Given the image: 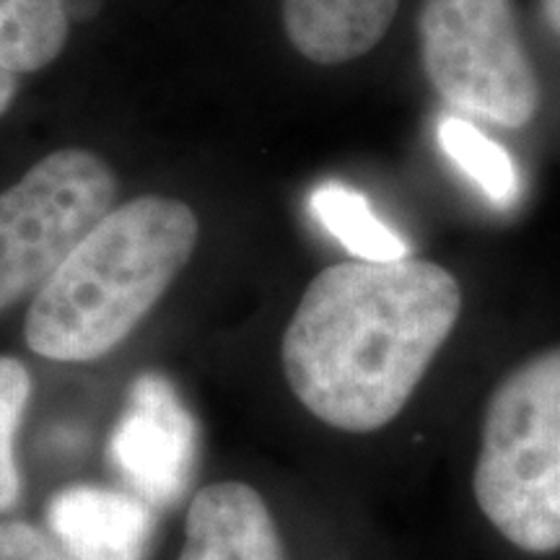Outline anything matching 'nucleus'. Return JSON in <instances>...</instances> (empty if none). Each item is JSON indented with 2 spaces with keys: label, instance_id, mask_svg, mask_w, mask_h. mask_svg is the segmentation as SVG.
Listing matches in <instances>:
<instances>
[{
  "label": "nucleus",
  "instance_id": "f257e3e1",
  "mask_svg": "<svg viewBox=\"0 0 560 560\" xmlns=\"http://www.w3.org/2000/svg\"><path fill=\"white\" fill-rule=\"evenodd\" d=\"M459 306V283L436 262L332 265L312 280L283 335L285 380L322 423L380 431L408 405Z\"/></svg>",
  "mask_w": 560,
  "mask_h": 560
},
{
  "label": "nucleus",
  "instance_id": "f03ea898",
  "mask_svg": "<svg viewBox=\"0 0 560 560\" xmlns=\"http://www.w3.org/2000/svg\"><path fill=\"white\" fill-rule=\"evenodd\" d=\"M187 202L143 195L112 208L34 293L26 346L52 361H94L117 348L164 296L198 244Z\"/></svg>",
  "mask_w": 560,
  "mask_h": 560
},
{
  "label": "nucleus",
  "instance_id": "7ed1b4c3",
  "mask_svg": "<svg viewBox=\"0 0 560 560\" xmlns=\"http://www.w3.org/2000/svg\"><path fill=\"white\" fill-rule=\"evenodd\" d=\"M472 486L511 545L560 550V348L522 363L490 395Z\"/></svg>",
  "mask_w": 560,
  "mask_h": 560
},
{
  "label": "nucleus",
  "instance_id": "20e7f679",
  "mask_svg": "<svg viewBox=\"0 0 560 560\" xmlns=\"http://www.w3.org/2000/svg\"><path fill=\"white\" fill-rule=\"evenodd\" d=\"M117 182L91 151L45 156L0 192V310L37 293L115 206Z\"/></svg>",
  "mask_w": 560,
  "mask_h": 560
},
{
  "label": "nucleus",
  "instance_id": "39448f33",
  "mask_svg": "<svg viewBox=\"0 0 560 560\" xmlns=\"http://www.w3.org/2000/svg\"><path fill=\"white\" fill-rule=\"evenodd\" d=\"M420 50L433 89L472 117L522 128L540 89L509 0H425Z\"/></svg>",
  "mask_w": 560,
  "mask_h": 560
},
{
  "label": "nucleus",
  "instance_id": "423d86ee",
  "mask_svg": "<svg viewBox=\"0 0 560 560\" xmlns=\"http://www.w3.org/2000/svg\"><path fill=\"white\" fill-rule=\"evenodd\" d=\"M117 472L149 503L172 506L190 488L198 429L177 389L159 374H140L109 439Z\"/></svg>",
  "mask_w": 560,
  "mask_h": 560
},
{
  "label": "nucleus",
  "instance_id": "0eeeda50",
  "mask_svg": "<svg viewBox=\"0 0 560 560\" xmlns=\"http://www.w3.org/2000/svg\"><path fill=\"white\" fill-rule=\"evenodd\" d=\"M47 524L73 560H145L156 532L149 501L94 486L60 490Z\"/></svg>",
  "mask_w": 560,
  "mask_h": 560
},
{
  "label": "nucleus",
  "instance_id": "6e6552de",
  "mask_svg": "<svg viewBox=\"0 0 560 560\" xmlns=\"http://www.w3.org/2000/svg\"><path fill=\"white\" fill-rule=\"evenodd\" d=\"M179 560H285V552L262 495L231 480L192 499Z\"/></svg>",
  "mask_w": 560,
  "mask_h": 560
},
{
  "label": "nucleus",
  "instance_id": "1a4fd4ad",
  "mask_svg": "<svg viewBox=\"0 0 560 560\" xmlns=\"http://www.w3.org/2000/svg\"><path fill=\"white\" fill-rule=\"evenodd\" d=\"M400 0H283V26L306 60H355L387 34Z\"/></svg>",
  "mask_w": 560,
  "mask_h": 560
},
{
  "label": "nucleus",
  "instance_id": "9d476101",
  "mask_svg": "<svg viewBox=\"0 0 560 560\" xmlns=\"http://www.w3.org/2000/svg\"><path fill=\"white\" fill-rule=\"evenodd\" d=\"M312 215L355 260L395 262L408 257V244L392 231L361 192L338 182H325L310 195Z\"/></svg>",
  "mask_w": 560,
  "mask_h": 560
},
{
  "label": "nucleus",
  "instance_id": "9b49d317",
  "mask_svg": "<svg viewBox=\"0 0 560 560\" xmlns=\"http://www.w3.org/2000/svg\"><path fill=\"white\" fill-rule=\"evenodd\" d=\"M68 13L62 0H0V66L13 73L47 68L62 52Z\"/></svg>",
  "mask_w": 560,
  "mask_h": 560
},
{
  "label": "nucleus",
  "instance_id": "f8f14e48",
  "mask_svg": "<svg viewBox=\"0 0 560 560\" xmlns=\"http://www.w3.org/2000/svg\"><path fill=\"white\" fill-rule=\"evenodd\" d=\"M441 151L480 192L499 208H511L522 195L520 172L503 145L490 140L470 120L457 115H441L436 125Z\"/></svg>",
  "mask_w": 560,
  "mask_h": 560
},
{
  "label": "nucleus",
  "instance_id": "ddd939ff",
  "mask_svg": "<svg viewBox=\"0 0 560 560\" xmlns=\"http://www.w3.org/2000/svg\"><path fill=\"white\" fill-rule=\"evenodd\" d=\"M32 395V376L16 359H0V514L19 499L21 480L13 459V441Z\"/></svg>",
  "mask_w": 560,
  "mask_h": 560
},
{
  "label": "nucleus",
  "instance_id": "4468645a",
  "mask_svg": "<svg viewBox=\"0 0 560 560\" xmlns=\"http://www.w3.org/2000/svg\"><path fill=\"white\" fill-rule=\"evenodd\" d=\"M0 560H73L45 532L26 522H0Z\"/></svg>",
  "mask_w": 560,
  "mask_h": 560
},
{
  "label": "nucleus",
  "instance_id": "2eb2a0df",
  "mask_svg": "<svg viewBox=\"0 0 560 560\" xmlns=\"http://www.w3.org/2000/svg\"><path fill=\"white\" fill-rule=\"evenodd\" d=\"M19 86V73H13L5 66H0V115L9 109V104L13 102V94H16Z\"/></svg>",
  "mask_w": 560,
  "mask_h": 560
},
{
  "label": "nucleus",
  "instance_id": "dca6fc26",
  "mask_svg": "<svg viewBox=\"0 0 560 560\" xmlns=\"http://www.w3.org/2000/svg\"><path fill=\"white\" fill-rule=\"evenodd\" d=\"M68 19H91L102 9V0H62Z\"/></svg>",
  "mask_w": 560,
  "mask_h": 560
},
{
  "label": "nucleus",
  "instance_id": "f3484780",
  "mask_svg": "<svg viewBox=\"0 0 560 560\" xmlns=\"http://www.w3.org/2000/svg\"><path fill=\"white\" fill-rule=\"evenodd\" d=\"M545 16H548L552 30L560 34V0H545Z\"/></svg>",
  "mask_w": 560,
  "mask_h": 560
}]
</instances>
